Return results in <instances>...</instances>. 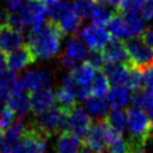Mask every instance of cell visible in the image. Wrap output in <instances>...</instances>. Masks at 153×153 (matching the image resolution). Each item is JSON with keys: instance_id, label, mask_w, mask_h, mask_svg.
<instances>
[{"instance_id": "cell-1", "label": "cell", "mask_w": 153, "mask_h": 153, "mask_svg": "<svg viewBox=\"0 0 153 153\" xmlns=\"http://www.w3.org/2000/svg\"><path fill=\"white\" fill-rule=\"evenodd\" d=\"M63 36L60 24L48 19L41 25L31 27L27 44L36 59H50L57 54Z\"/></svg>"}, {"instance_id": "cell-2", "label": "cell", "mask_w": 153, "mask_h": 153, "mask_svg": "<svg viewBox=\"0 0 153 153\" xmlns=\"http://www.w3.org/2000/svg\"><path fill=\"white\" fill-rule=\"evenodd\" d=\"M127 111V124L129 130V143L139 152H146V145L152 135L153 124L149 116L137 106H129Z\"/></svg>"}, {"instance_id": "cell-3", "label": "cell", "mask_w": 153, "mask_h": 153, "mask_svg": "<svg viewBox=\"0 0 153 153\" xmlns=\"http://www.w3.org/2000/svg\"><path fill=\"white\" fill-rule=\"evenodd\" d=\"M111 127L105 120H97L92 123L88 131L84 136L82 145L93 153H104L108 149Z\"/></svg>"}, {"instance_id": "cell-4", "label": "cell", "mask_w": 153, "mask_h": 153, "mask_svg": "<svg viewBox=\"0 0 153 153\" xmlns=\"http://www.w3.org/2000/svg\"><path fill=\"white\" fill-rule=\"evenodd\" d=\"M129 56V63L136 68L145 69L153 63V48L142 37H131L124 42Z\"/></svg>"}, {"instance_id": "cell-5", "label": "cell", "mask_w": 153, "mask_h": 153, "mask_svg": "<svg viewBox=\"0 0 153 153\" xmlns=\"http://www.w3.org/2000/svg\"><path fill=\"white\" fill-rule=\"evenodd\" d=\"M48 137L43 135L32 123L25 126L23 139L16 153H44Z\"/></svg>"}, {"instance_id": "cell-6", "label": "cell", "mask_w": 153, "mask_h": 153, "mask_svg": "<svg viewBox=\"0 0 153 153\" xmlns=\"http://www.w3.org/2000/svg\"><path fill=\"white\" fill-rule=\"evenodd\" d=\"M80 36L84 43L91 50H103L112 39L110 32L104 26L98 24H91L86 26L80 32Z\"/></svg>"}, {"instance_id": "cell-7", "label": "cell", "mask_w": 153, "mask_h": 153, "mask_svg": "<svg viewBox=\"0 0 153 153\" xmlns=\"http://www.w3.org/2000/svg\"><path fill=\"white\" fill-rule=\"evenodd\" d=\"M92 123L93 122H92L88 112H86L85 109H82L80 105L76 104L69 112L68 131L76 135L78 137H80L82 140L84 136L86 135V133L88 131L90 127L92 126Z\"/></svg>"}, {"instance_id": "cell-8", "label": "cell", "mask_w": 153, "mask_h": 153, "mask_svg": "<svg viewBox=\"0 0 153 153\" xmlns=\"http://www.w3.org/2000/svg\"><path fill=\"white\" fill-rule=\"evenodd\" d=\"M18 12L22 16L25 26L35 27L44 22L47 7L35 0H27V2Z\"/></svg>"}, {"instance_id": "cell-9", "label": "cell", "mask_w": 153, "mask_h": 153, "mask_svg": "<svg viewBox=\"0 0 153 153\" xmlns=\"http://www.w3.org/2000/svg\"><path fill=\"white\" fill-rule=\"evenodd\" d=\"M53 81V76L50 72L42 69V71H30L23 75L20 79L22 86L24 91L32 92L42 87H50V84Z\"/></svg>"}, {"instance_id": "cell-10", "label": "cell", "mask_w": 153, "mask_h": 153, "mask_svg": "<svg viewBox=\"0 0 153 153\" xmlns=\"http://www.w3.org/2000/svg\"><path fill=\"white\" fill-rule=\"evenodd\" d=\"M30 103H31V111L35 115H39L45 110L54 106L55 103V94L51 87H42L36 91L29 93Z\"/></svg>"}, {"instance_id": "cell-11", "label": "cell", "mask_w": 153, "mask_h": 153, "mask_svg": "<svg viewBox=\"0 0 153 153\" xmlns=\"http://www.w3.org/2000/svg\"><path fill=\"white\" fill-rule=\"evenodd\" d=\"M36 61V56L33 55L31 48L27 43H25L23 47L18 48L17 50L7 54V66L11 71H20L29 65L33 63Z\"/></svg>"}, {"instance_id": "cell-12", "label": "cell", "mask_w": 153, "mask_h": 153, "mask_svg": "<svg viewBox=\"0 0 153 153\" xmlns=\"http://www.w3.org/2000/svg\"><path fill=\"white\" fill-rule=\"evenodd\" d=\"M130 66L131 65L106 62L102 71L105 73V75L108 76L112 86H126L127 87L128 81H129Z\"/></svg>"}, {"instance_id": "cell-13", "label": "cell", "mask_w": 153, "mask_h": 153, "mask_svg": "<svg viewBox=\"0 0 153 153\" xmlns=\"http://www.w3.org/2000/svg\"><path fill=\"white\" fill-rule=\"evenodd\" d=\"M24 44V37L20 31L14 30L10 25L0 29V50L5 54L12 53Z\"/></svg>"}, {"instance_id": "cell-14", "label": "cell", "mask_w": 153, "mask_h": 153, "mask_svg": "<svg viewBox=\"0 0 153 153\" xmlns=\"http://www.w3.org/2000/svg\"><path fill=\"white\" fill-rule=\"evenodd\" d=\"M105 62H112V63H129V56L126 49V44L121 39L112 38L109 44L102 50Z\"/></svg>"}, {"instance_id": "cell-15", "label": "cell", "mask_w": 153, "mask_h": 153, "mask_svg": "<svg viewBox=\"0 0 153 153\" xmlns=\"http://www.w3.org/2000/svg\"><path fill=\"white\" fill-rule=\"evenodd\" d=\"M108 31L110 32L112 38L121 39L123 42L131 38V33H130V30L128 27L126 18L117 12L112 16L110 22L108 23Z\"/></svg>"}, {"instance_id": "cell-16", "label": "cell", "mask_w": 153, "mask_h": 153, "mask_svg": "<svg viewBox=\"0 0 153 153\" xmlns=\"http://www.w3.org/2000/svg\"><path fill=\"white\" fill-rule=\"evenodd\" d=\"M82 141L76 135L65 131L59 135L56 142V153H80Z\"/></svg>"}, {"instance_id": "cell-17", "label": "cell", "mask_w": 153, "mask_h": 153, "mask_svg": "<svg viewBox=\"0 0 153 153\" xmlns=\"http://www.w3.org/2000/svg\"><path fill=\"white\" fill-rule=\"evenodd\" d=\"M7 105L14 110L16 115L22 120L25 115H27L31 111V103H30V96L29 92L23 91L19 93H12L10 97Z\"/></svg>"}, {"instance_id": "cell-18", "label": "cell", "mask_w": 153, "mask_h": 153, "mask_svg": "<svg viewBox=\"0 0 153 153\" xmlns=\"http://www.w3.org/2000/svg\"><path fill=\"white\" fill-rule=\"evenodd\" d=\"M130 90L126 86H112L106 97L109 106L112 109H122L130 102Z\"/></svg>"}, {"instance_id": "cell-19", "label": "cell", "mask_w": 153, "mask_h": 153, "mask_svg": "<svg viewBox=\"0 0 153 153\" xmlns=\"http://www.w3.org/2000/svg\"><path fill=\"white\" fill-rule=\"evenodd\" d=\"M85 109L88 115L98 120H105L110 112L108 100L105 98H99L96 96H91L85 100Z\"/></svg>"}, {"instance_id": "cell-20", "label": "cell", "mask_w": 153, "mask_h": 153, "mask_svg": "<svg viewBox=\"0 0 153 153\" xmlns=\"http://www.w3.org/2000/svg\"><path fill=\"white\" fill-rule=\"evenodd\" d=\"M115 13H116V11L114 8H111L110 6L94 0V7L92 10L91 18H92L93 24L104 26V25H108V23L110 22V19L112 18V16Z\"/></svg>"}, {"instance_id": "cell-21", "label": "cell", "mask_w": 153, "mask_h": 153, "mask_svg": "<svg viewBox=\"0 0 153 153\" xmlns=\"http://www.w3.org/2000/svg\"><path fill=\"white\" fill-rule=\"evenodd\" d=\"M65 54L67 56H69L71 59H73L74 61H76L78 63L82 65L86 61V56H87L88 51H87V48H86L85 43L81 39L73 37L69 41V43L67 45V50H66Z\"/></svg>"}, {"instance_id": "cell-22", "label": "cell", "mask_w": 153, "mask_h": 153, "mask_svg": "<svg viewBox=\"0 0 153 153\" xmlns=\"http://www.w3.org/2000/svg\"><path fill=\"white\" fill-rule=\"evenodd\" d=\"M110 81L108 79V76L105 75V73L100 69L97 71L93 78V81L91 84V92L92 96L99 97V98H104L108 97L109 91H110Z\"/></svg>"}, {"instance_id": "cell-23", "label": "cell", "mask_w": 153, "mask_h": 153, "mask_svg": "<svg viewBox=\"0 0 153 153\" xmlns=\"http://www.w3.org/2000/svg\"><path fill=\"white\" fill-rule=\"evenodd\" d=\"M96 69L88 63V62H84L82 65H80L76 69H74L73 72H71V74L73 75V78L76 80V82H79L80 85L84 86H91L94 74H96Z\"/></svg>"}, {"instance_id": "cell-24", "label": "cell", "mask_w": 153, "mask_h": 153, "mask_svg": "<svg viewBox=\"0 0 153 153\" xmlns=\"http://www.w3.org/2000/svg\"><path fill=\"white\" fill-rule=\"evenodd\" d=\"M108 124L118 133H123L127 127V111L122 109H112L106 116Z\"/></svg>"}, {"instance_id": "cell-25", "label": "cell", "mask_w": 153, "mask_h": 153, "mask_svg": "<svg viewBox=\"0 0 153 153\" xmlns=\"http://www.w3.org/2000/svg\"><path fill=\"white\" fill-rule=\"evenodd\" d=\"M81 18L78 17L71 8V11L60 20V26L63 31L65 35H68V33H76L78 30L80 29V25H81Z\"/></svg>"}, {"instance_id": "cell-26", "label": "cell", "mask_w": 153, "mask_h": 153, "mask_svg": "<svg viewBox=\"0 0 153 153\" xmlns=\"http://www.w3.org/2000/svg\"><path fill=\"white\" fill-rule=\"evenodd\" d=\"M71 11V6L68 2L63 0H57L53 5L47 7V12L49 16V19L56 23H60V20Z\"/></svg>"}, {"instance_id": "cell-27", "label": "cell", "mask_w": 153, "mask_h": 153, "mask_svg": "<svg viewBox=\"0 0 153 153\" xmlns=\"http://www.w3.org/2000/svg\"><path fill=\"white\" fill-rule=\"evenodd\" d=\"M55 102L57 103L59 106L66 110H72L76 105V97L71 91L61 86L55 92Z\"/></svg>"}, {"instance_id": "cell-28", "label": "cell", "mask_w": 153, "mask_h": 153, "mask_svg": "<svg viewBox=\"0 0 153 153\" xmlns=\"http://www.w3.org/2000/svg\"><path fill=\"white\" fill-rule=\"evenodd\" d=\"M143 4H145V0H122L117 10V13L122 14L123 17L137 16L139 13H141Z\"/></svg>"}, {"instance_id": "cell-29", "label": "cell", "mask_w": 153, "mask_h": 153, "mask_svg": "<svg viewBox=\"0 0 153 153\" xmlns=\"http://www.w3.org/2000/svg\"><path fill=\"white\" fill-rule=\"evenodd\" d=\"M93 7H94V0H74L73 4L71 5L72 11L81 19L91 17Z\"/></svg>"}, {"instance_id": "cell-30", "label": "cell", "mask_w": 153, "mask_h": 153, "mask_svg": "<svg viewBox=\"0 0 153 153\" xmlns=\"http://www.w3.org/2000/svg\"><path fill=\"white\" fill-rule=\"evenodd\" d=\"M128 24V27L130 30L131 37H141L145 31H146V26H145V20L141 16H128L124 17Z\"/></svg>"}, {"instance_id": "cell-31", "label": "cell", "mask_w": 153, "mask_h": 153, "mask_svg": "<svg viewBox=\"0 0 153 153\" xmlns=\"http://www.w3.org/2000/svg\"><path fill=\"white\" fill-rule=\"evenodd\" d=\"M16 112L8 105H5L0 110V130L4 133L10 129L16 122Z\"/></svg>"}, {"instance_id": "cell-32", "label": "cell", "mask_w": 153, "mask_h": 153, "mask_svg": "<svg viewBox=\"0 0 153 153\" xmlns=\"http://www.w3.org/2000/svg\"><path fill=\"white\" fill-rule=\"evenodd\" d=\"M86 62H88L96 71L103 69L104 65L106 63L105 60H104L102 50H91V51H88V54L86 56Z\"/></svg>"}, {"instance_id": "cell-33", "label": "cell", "mask_w": 153, "mask_h": 153, "mask_svg": "<svg viewBox=\"0 0 153 153\" xmlns=\"http://www.w3.org/2000/svg\"><path fill=\"white\" fill-rule=\"evenodd\" d=\"M142 86L145 90L153 93V63L142 69Z\"/></svg>"}, {"instance_id": "cell-34", "label": "cell", "mask_w": 153, "mask_h": 153, "mask_svg": "<svg viewBox=\"0 0 153 153\" xmlns=\"http://www.w3.org/2000/svg\"><path fill=\"white\" fill-rule=\"evenodd\" d=\"M8 25H10L11 27H13L14 30L20 31V32L26 27V26H25V24H24V22H23L22 16L19 14V12H12V13L10 14Z\"/></svg>"}, {"instance_id": "cell-35", "label": "cell", "mask_w": 153, "mask_h": 153, "mask_svg": "<svg viewBox=\"0 0 153 153\" xmlns=\"http://www.w3.org/2000/svg\"><path fill=\"white\" fill-rule=\"evenodd\" d=\"M141 17L143 18V20H151L153 18V0H145Z\"/></svg>"}, {"instance_id": "cell-36", "label": "cell", "mask_w": 153, "mask_h": 153, "mask_svg": "<svg viewBox=\"0 0 153 153\" xmlns=\"http://www.w3.org/2000/svg\"><path fill=\"white\" fill-rule=\"evenodd\" d=\"M10 11H7L4 7H0V27L8 25V19H10Z\"/></svg>"}, {"instance_id": "cell-37", "label": "cell", "mask_w": 153, "mask_h": 153, "mask_svg": "<svg viewBox=\"0 0 153 153\" xmlns=\"http://www.w3.org/2000/svg\"><path fill=\"white\" fill-rule=\"evenodd\" d=\"M7 5L11 11H19L23 7V0H7Z\"/></svg>"}, {"instance_id": "cell-38", "label": "cell", "mask_w": 153, "mask_h": 153, "mask_svg": "<svg viewBox=\"0 0 153 153\" xmlns=\"http://www.w3.org/2000/svg\"><path fill=\"white\" fill-rule=\"evenodd\" d=\"M7 54L0 50V72H4L7 69Z\"/></svg>"}, {"instance_id": "cell-39", "label": "cell", "mask_w": 153, "mask_h": 153, "mask_svg": "<svg viewBox=\"0 0 153 153\" xmlns=\"http://www.w3.org/2000/svg\"><path fill=\"white\" fill-rule=\"evenodd\" d=\"M2 148H4V133L0 130V153H2Z\"/></svg>"}, {"instance_id": "cell-40", "label": "cell", "mask_w": 153, "mask_h": 153, "mask_svg": "<svg viewBox=\"0 0 153 153\" xmlns=\"http://www.w3.org/2000/svg\"><path fill=\"white\" fill-rule=\"evenodd\" d=\"M0 29H1V27H0Z\"/></svg>"}]
</instances>
